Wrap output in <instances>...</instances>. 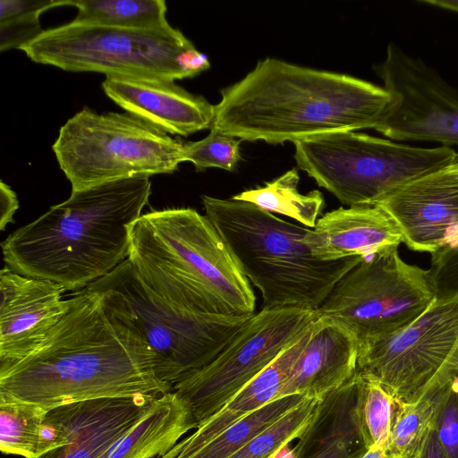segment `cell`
I'll use <instances>...</instances> for the list:
<instances>
[{"instance_id":"6","label":"cell","mask_w":458,"mask_h":458,"mask_svg":"<svg viewBox=\"0 0 458 458\" xmlns=\"http://www.w3.org/2000/svg\"><path fill=\"white\" fill-rule=\"evenodd\" d=\"M20 50L66 72L174 81L210 67L208 56L171 25L138 30L72 21L44 30Z\"/></svg>"},{"instance_id":"33","label":"cell","mask_w":458,"mask_h":458,"mask_svg":"<svg viewBox=\"0 0 458 458\" xmlns=\"http://www.w3.org/2000/svg\"><path fill=\"white\" fill-rule=\"evenodd\" d=\"M428 271L437 297L458 294V244L432 255Z\"/></svg>"},{"instance_id":"2","label":"cell","mask_w":458,"mask_h":458,"mask_svg":"<svg viewBox=\"0 0 458 458\" xmlns=\"http://www.w3.org/2000/svg\"><path fill=\"white\" fill-rule=\"evenodd\" d=\"M221 96L210 130L272 144L374 129L391 99L367 81L268 57Z\"/></svg>"},{"instance_id":"40","label":"cell","mask_w":458,"mask_h":458,"mask_svg":"<svg viewBox=\"0 0 458 458\" xmlns=\"http://www.w3.org/2000/svg\"><path fill=\"white\" fill-rule=\"evenodd\" d=\"M385 458H391V457H387V456H386Z\"/></svg>"},{"instance_id":"8","label":"cell","mask_w":458,"mask_h":458,"mask_svg":"<svg viewBox=\"0 0 458 458\" xmlns=\"http://www.w3.org/2000/svg\"><path fill=\"white\" fill-rule=\"evenodd\" d=\"M293 143L299 168L349 207L374 205L399 186L458 160L451 147L419 148L352 131Z\"/></svg>"},{"instance_id":"13","label":"cell","mask_w":458,"mask_h":458,"mask_svg":"<svg viewBox=\"0 0 458 458\" xmlns=\"http://www.w3.org/2000/svg\"><path fill=\"white\" fill-rule=\"evenodd\" d=\"M375 70L391 98L376 131L397 141L458 146V86L394 43Z\"/></svg>"},{"instance_id":"30","label":"cell","mask_w":458,"mask_h":458,"mask_svg":"<svg viewBox=\"0 0 458 458\" xmlns=\"http://www.w3.org/2000/svg\"><path fill=\"white\" fill-rule=\"evenodd\" d=\"M64 0L0 1V50L20 49L37 38L44 30L39 23V15L53 7L63 6Z\"/></svg>"},{"instance_id":"35","label":"cell","mask_w":458,"mask_h":458,"mask_svg":"<svg viewBox=\"0 0 458 458\" xmlns=\"http://www.w3.org/2000/svg\"><path fill=\"white\" fill-rule=\"evenodd\" d=\"M414 458H447L438 440L433 422Z\"/></svg>"},{"instance_id":"12","label":"cell","mask_w":458,"mask_h":458,"mask_svg":"<svg viewBox=\"0 0 458 458\" xmlns=\"http://www.w3.org/2000/svg\"><path fill=\"white\" fill-rule=\"evenodd\" d=\"M458 346V294L436 297L405 327L359 341L356 373L396 401L422 396Z\"/></svg>"},{"instance_id":"37","label":"cell","mask_w":458,"mask_h":458,"mask_svg":"<svg viewBox=\"0 0 458 458\" xmlns=\"http://www.w3.org/2000/svg\"><path fill=\"white\" fill-rule=\"evenodd\" d=\"M420 2L458 13V0H420Z\"/></svg>"},{"instance_id":"15","label":"cell","mask_w":458,"mask_h":458,"mask_svg":"<svg viewBox=\"0 0 458 458\" xmlns=\"http://www.w3.org/2000/svg\"><path fill=\"white\" fill-rule=\"evenodd\" d=\"M374 205L392 218L411 250L432 256L458 244L456 162L399 186Z\"/></svg>"},{"instance_id":"22","label":"cell","mask_w":458,"mask_h":458,"mask_svg":"<svg viewBox=\"0 0 458 458\" xmlns=\"http://www.w3.org/2000/svg\"><path fill=\"white\" fill-rule=\"evenodd\" d=\"M195 428L191 416L171 391L114 446L107 458H153L169 452L182 436Z\"/></svg>"},{"instance_id":"27","label":"cell","mask_w":458,"mask_h":458,"mask_svg":"<svg viewBox=\"0 0 458 458\" xmlns=\"http://www.w3.org/2000/svg\"><path fill=\"white\" fill-rule=\"evenodd\" d=\"M439 387H429L413 402L395 400L396 407L385 451L386 456L414 458L432 425Z\"/></svg>"},{"instance_id":"21","label":"cell","mask_w":458,"mask_h":458,"mask_svg":"<svg viewBox=\"0 0 458 458\" xmlns=\"http://www.w3.org/2000/svg\"><path fill=\"white\" fill-rule=\"evenodd\" d=\"M359 385L355 374L319 399L291 458H360L366 453L357 411Z\"/></svg>"},{"instance_id":"31","label":"cell","mask_w":458,"mask_h":458,"mask_svg":"<svg viewBox=\"0 0 458 458\" xmlns=\"http://www.w3.org/2000/svg\"><path fill=\"white\" fill-rule=\"evenodd\" d=\"M240 143V140L211 129L206 138L184 143V161L191 162L198 172L208 167L233 172L241 159Z\"/></svg>"},{"instance_id":"28","label":"cell","mask_w":458,"mask_h":458,"mask_svg":"<svg viewBox=\"0 0 458 458\" xmlns=\"http://www.w3.org/2000/svg\"><path fill=\"white\" fill-rule=\"evenodd\" d=\"M359 377L357 411L363 442L367 449L386 451L396 401L377 382Z\"/></svg>"},{"instance_id":"14","label":"cell","mask_w":458,"mask_h":458,"mask_svg":"<svg viewBox=\"0 0 458 458\" xmlns=\"http://www.w3.org/2000/svg\"><path fill=\"white\" fill-rule=\"evenodd\" d=\"M159 396L100 398L48 409L40 449L34 458H107Z\"/></svg>"},{"instance_id":"36","label":"cell","mask_w":458,"mask_h":458,"mask_svg":"<svg viewBox=\"0 0 458 458\" xmlns=\"http://www.w3.org/2000/svg\"><path fill=\"white\" fill-rule=\"evenodd\" d=\"M454 377H458V346L430 384L429 387L432 386H441Z\"/></svg>"},{"instance_id":"11","label":"cell","mask_w":458,"mask_h":458,"mask_svg":"<svg viewBox=\"0 0 458 458\" xmlns=\"http://www.w3.org/2000/svg\"><path fill=\"white\" fill-rule=\"evenodd\" d=\"M319 316L298 307L262 308L204 367L173 385L195 428L269 366Z\"/></svg>"},{"instance_id":"19","label":"cell","mask_w":458,"mask_h":458,"mask_svg":"<svg viewBox=\"0 0 458 458\" xmlns=\"http://www.w3.org/2000/svg\"><path fill=\"white\" fill-rule=\"evenodd\" d=\"M403 242L392 218L375 205L339 208L321 216L305 236L313 256L323 261L369 258Z\"/></svg>"},{"instance_id":"4","label":"cell","mask_w":458,"mask_h":458,"mask_svg":"<svg viewBox=\"0 0 458 458\" xmlns=\"http://www.w3.org/2000/svg\"><path fill=\"white\" fill-rule=\"evenodd\" d=\"M139 278L173 307L249 316L256 297L223 238L191 208L142 214L130 227L127 259Z\"/></svg>"},{"instance_id":"41","label":"cell","mask_w":458,"mask_h":458,"mask_svg":"<svg viewBox=\"0 0 458 458\" xmlns=\"http://www.w3.org/2000/svg\"><path fill=\"white\" fill-rule=\"evenodd\" d=\"M456 164H457V167H458V161L456 162Z\"/></svg>"},{"instance_id":"7","label":"cell","mask_w":458,"mask_h":458,"mask_svg":"<svg viewBox=\"0 0 458 458\" xmlns=\"http://www.w3.org/2000/svg\"><path fill=\"white\" fill-rule=\"evenodd\" d=\"M85 289L146 344L157 377L175 384L209 363L252 317L201 314L176 309L137 276L128 259Z\"/></svg>"},{"instance_id":"32","label":"cell","mask_w":458,"mask_h":458,"mask_svg":"<svg viewBox=\"0 0 458 458\" xmlns=\"http://www.w3.org/2000/svg\"><path fill=\"white\" fill-rule=\"evenodd\" d=\"M433 425L447 458H458V377L440 386Z\"/></svg>"},{"instance_id":"34","label":"cell","mask_w":458,"mask_h":458,"mask_svg":"<svg viewBox=\"0 0 458 458\" xmlns=\"http://www.w3.org/2000/svg\"><path fill=\"white\" fill-rule=\"evenodd\" d=\"M19 207L16 193L3 181L0 182V229L13 222V215Z\"/></svg>"},{"instance_id":"18","label":"cell","mask_w":458,"mask_h":458,"mask_svg":"<svg viewBox=\"0 0 458 458\" xmlns=\"http://www.w3.org/2000/svg\"><path fill=\"white\" fill-rule=\"evenodd\" d=\"M359 337L344 322L319 315L279 398L292 394L322 398L357 371Z\"/></svg>"},{"instance_id":"29","label":"cell","mask_w":458,"mask_h":458,"mask_svg":"<svg viewBox=\"0 0 458 458\" xmlns=\"http://www.w3.org/2000/svg\"><path fill=\"white\" fill-rule=\"evenodd\" d=\"M319 399L306 398L228 458L274 457L303 432Z\"/></svg>"},{"instance_id":"39","label":"cell","mask_w":458,"mask_h":458,"mask_svg":"<svg viewBox=\"0 0 458 458\" xmlns=\"http://www.w3.org/2000/svg\"><path fill=\"white\" fill-rule=\"evenodd\" d=\"M272 458H276V455H275V456H274V457H272Z\"/></svg>"},{"instance_id":"25","label":"cell","mask_w":458,"mask_h":458,"mask_svg":"<svg viewBox=\"0 0 458 458\" xmlns=\"http://www.w3.org/2000/svg\"><path fill=\"white\" fill-rule=\"evenodd\" d=\"M306 398L292 394L276 399L228 427L187 458H228Z\"/></svg>"},{"instance_id":"26","label":"cell","mask_w":458,"mask_h":458,"mask_svg":"<svg viewBox=\"0 0 458 458\" xmlns=\"http://www.w3.org/2000/svg\"><path fill=\"white\" fill-rule=\"evenodd\" d=\"M48 409L0 397V450L4 454L34 458L42 442Z\"/></svg>"},{"instance_id":"5","label":"cell","mask_w":458,"mask_h":458,"mask_svg":"<svg viewBox=\"0 0 458 458\" xmlns=\"http://www.w3.org/2000/svg\"><path fill=\"white\" fill-rule=\"evenodd\" d=\"M201 199L206 216L240 270L260 292L263 308L317 310L337 282L364 259L320 260L305 243L310 228L250 202L206 195Z\"/></svg>"},{"instance_id":"1","label":"cell","mask_w":458,"mask_h":458,"mask_svg":"<svg viewBox=\"0 0 458 458\" xmlns=\"http://www.w3.org/2000/svg\"><path fill=\"white\" fill-rule=\"evenodd\" d=\"M172 389L157 377L146 344L106 310L98 292L87 289L69 299L66 313L36 351L0 369V397L47 409Z\"/></svg>"},{"instance_id":"3","label":"cell","mask_w":458,"mask_h":458,"mask_svg":"<svg viewBox=\"0 0 458 458\" xmlns=\"http://www.w3.org/2000/svg\"><path fill=\"white\" fill-rule=\"evenodd\" d=\"M150 195L146 176L72 191L66 200L1 243L5 266L64 291L83 290L128 259L130 227Z\"/></svg>"},{"instance_id":"10","label":"cell","mask_w":458,"mask_h":458,"mask_svg":"<svg viewBox=\"0 0 458 458\" xmlns=\"http://www.w3.org/2000/svg\"><path fill=\"white\" fill-rule=\"evenodd\" d=\"M436 297L428 269L406 263L397 247H388L346 273L317 310L346 324L360 341L405 327Z\"/></svg>"},{"instance_id":"38","label":"cell","mask_w":458,"mask_h":458,"mask_svg":"<svg viewBox=\"0 0 458 458\" xmlns=\"http://www.w3.org/2000/svg\"><path fill=\"white\" fill-rule=\"evenodd\" d=\"M386 454L383 449H368L360 458H385Z\"/></svg>"},{"instance_id":"20","label":"cell","mask_w":458,"mask_h":458,"mask_svg":"<svg viewBox=\"0 0 458 458\" xmlns=\"http://www.w3.org/2000/svg\"><path fill=\"white\" fill-rule=\"evenodd\" d=\"M315 320L216 413L160 458H187L231 425L278 399L284 384L311 335Z\"/></svg>"},{"instance_id":"24","label":"cell","mask_w":458,"mask_h":458,"mask_svg":"<svg viewBox=\"0 0 458 458\" xmlns=\"http://www.w3.org/2000/svg\"><path fill=\"white\" fill-rule=\"evenodd\" d=\"M78 10L74 21L109 27L158 30L170 26L164 0H64Z\"/></svg>"},{"instance_id":"16","label":"cell","mask_w":458,"mask_h":458,"mask_svg":"<svg viewBox=\"0 0 458 458\" xmlns=\"http://www.w3.org/2000/svg\"><path fill=\"white\" fill-rule=\"evenodd\" d=\"M64 289L49 280L0 272V369L36 351L69 307Z\"/></svg>"},{"instance_id":"9","label":"cell","mask_w":458,"mask_h":458,"mask_svg":"<svg viewBox=\"0 0 458 458\" xmlns=\"http://www.w3.org/2000/svg\"><path fill=\"white\" fill-rule=\"evenodd\" d=\"M52 148L72 191L173 174L184 162L183 142L128 113L98 114L88 106L60 128Z\"/></svg>"},{"instance_id":"23","label":"cell","mask_w":458,"mask_h":458,"mask_svg":"<svg viewBox=\"0 0 458 458\" xmlns=\"http://www.w3.org/2000/svg\"><path fill=\"white\" fill-rule=\"evenodd\" d=\"M299 181V174L293 168L265 186L246 190L232 199L252 203L272 214L293 218L304 227L314 228L323 209L324 199L318 191L301 194Z\"/></svg>"},{"instance_id":"17","label":"cell","mask_w":458,"mask_h":458,"mask_svg":"<svg viewBox=\"0 0 458 458\" xmlns=\"http://www.w3.org/2000/svg\"><path fill=\"white\" fill-rule=\"evenodd\" d=\"M102 89L126 113L168 135L210 129L215 118L214 105L174 81L108 76Z\"/></svg>"}]
</instances>
